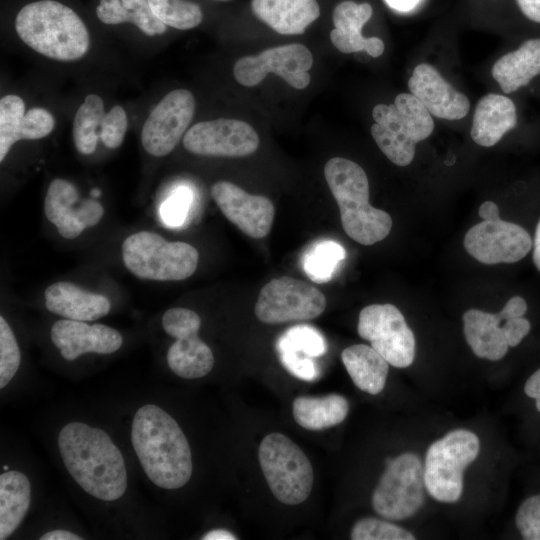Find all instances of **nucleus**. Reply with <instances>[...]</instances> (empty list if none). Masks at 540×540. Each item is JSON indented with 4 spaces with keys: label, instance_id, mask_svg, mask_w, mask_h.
Here are the masks:
<instances>
[{
    "label": "nucleus",
    "instance_id": "obj_43",
    "mask_svg": "<svg viewBox=\"0 0 540 540\" xmlns=\"http://www.w3.org/2000/svg\"><path fill=\"white\" fill-rule=\"evenodd\" d=\"M189 195L186 190L178 191L163 205V218L171 225L180 224L188 208Z\"/></svg>",
    "mask_w": 540,
    "mask_h": 540
},
{
    "label": "nucleus",
    "instance_id": "obj_1",
    "mask_svg": "<svg viewBox=\"0 0 540 540\" xmlns=\"http://www.w3.org/2000/svg\"><path fill=\"white\" fill-rule=\"evenodd\" d=\"M57 443L66 470L86 493L107 502L124 495V458L104 430L71 422L60 430Z\"/></svg>",
    "mask_w": 540,
    "mask_h": 540
},
{
    "label": "nucleus",
    "instance_id": "obj_5",
    "mask_svg": "<svg viewBox=\"0 0 540 540\" xmlns=\"http://www.w3.org/2000/svg\"><path fill=\"white\" fill-rule=\"evenodd\" d=\"M375 123L371 135L384 155L398 166L409 165L416 144L428 138L434 129L430 112L411 93H400L393 104L373 108Z\"/></svg>",
    "mask_w": 540,
    "mask_h": 540
},
{
    "label": "nucleus",
    "instance_id": "obj_28",
    "mask_svg": "<svg viewBox=\"0 0 540 540\" xmlns=\"http://www.w3.org/2000/svg\"><path fill=\"white\" fill-rule=\"evenodd\" d=\"M31 502L28 477L16 470L0 475V539H7L24 520Z\"/></svg>",
    "mask_w": 540,
    "mask_h": 540
},
{
    "label": "nucleus",
    "instance_id": "obj_29",
    "mask_svg": "<svg viewBox=\"0 0 540 540\" xmlns=\"http://www.w3.org/2000/svg\"><path fill=\"white\" fill-rule=\"evenodd\" d=\"M349 412V403L339 394L325 396H300L292 404L294 420L301 427L319 431L336 426L344 421Z\"/></svg>",
    "mask_w": 540,
    "mask_h": 540
},
{
    "label": "nucleus",
    "instance_id": "obj_11",
    "mask_svg": "<svg viewBox=\"0 0 540 540\" xmlns=\"http://www.w3.org/2000/svg\"><path fill=\"white\" fill-rule=\"evenodd\" d=\"M358 334L396 368L410 366L415 357V337L401 311L390 303L364 307L358 318Z\"/></svg>",
    "mask_w": 540,
    "mask_h": 540
},
{
    "label": "nucleus",
    "instance_id": "obj_38",
    "mask_svg": "<svg viewBox=\"0 0 540 540\" xmlns=\"http://www.w3.org/2000/svg\"><path fill=\"white\" fill-rule=\"evenodd\" d=\"M121 2L131 13V23L143 33L155 36L166 32L167 25L154 14L148 0H121Z\"/></svg>",
    "mask_w": 540,
    "mask_h": 540
},
{
    "label": "nucleus",
    "instance_id": "obj_48",
    "mask_svg": "<svg viewBox=\"0 0 540 540\" xmlns=\"http://www.w3.org/2000/svg\"><path fill=\"white\" fill-rule=\"evenodd\" d=\"M395 11L407 13L414 10L422 0H384Z\"/></svg>",
    "mask_w": 540,
    "mask_h": 540
},
{
    "label": "nucleus",
    "instance_id": "obj_16",
    "mask_svg": "<svg viewBox=\"0 0 540 540\" xmlns=\"http://www.w3.org/2000/svg\"><path fill=\"white\" fill-rule=\"evenodd\" d=\"M183 145L197 155L243 157L257 150L259 136L244 121L219 118L190 127L183 137Z\"/></svg>",
    "mask_w": 540,
    "mask_h": 540
},
{
    "label": "nucleus",
    "instance_id": "obj_40",
    "mask_svg": "<svg viewBox=\"0 0 540 540\" xmlns=\"http://www.w3.org/2000/svg\"><path fill=\"white\" fill-rule=\"evenodd\" d=\"M55 121L52 114L44 108L29 109L23 119L20 139L36 140L49 135L54 129Z\"/></svg>",
    "mask_w": 540,
    "mask_h": 540
},
{
    "label": "nucleus",
    "instance_id": "obj_10",
    "mask_svg": "<svg viewBox=\"0 0 540 540\" xmlns=\"http://www.w3.org/2000/svg\"><path fill=\"white\" fill-rule=\"evenodd\" d=\"M325 308L326 298L317 287L285 276L274 278L261 288L254 312L265 324H280L314 319Z\"/></svg>",
    "mask_w": 540,
    "mask_h": 540
},
{
    "label": "nucleus",
    "instance_id": "obj_34",
    "mask_svg": "<svg viewBox=\"0 0 540 540\" xmlns=\"http://www.w3.org/2000/svg\"><path fill=\"white\" fill-rule=\"evenodd\" d=\"M277 350L289 349L308 357H319L326 353L324 336L309 325H296L283 333L276 343Z\"/></svg>",
    "mask_w": 540,
    "mask_h": 540
},
{
    "label": "nucleus",
    "instance_id": "obj_3",
    "mask_svg": "<svg viewBox=\"0 0 540 540\" xmlns=\"http://www.w3.org/2000/svg\"><path fill=\"white\" fill-rule=\"evenodd\" d=\"M20 39L37 53L57 61H75L90 46L89 32L70 7L41 0L25 5L15 18Z\"/></svg>",
    "mask_w": 540,
    "mask_h": 540
},
{
    "label": "nucleus",
    "instance_id": "obj_45",
    "mask_svg": "<svg viewBox=\"0 0 540 540\" xmlns=\"http://www.w3.org/2000/svg\"><path fill=\"white\" fill-rule=\"evenodd\" d=\"M527 311V303L520 296H514L510 298L501 313L503 314L505 320L514 317H522Z\"/></svg>",
    "mask_w": 540,
    "mask_h": 540
},
{
    "label": "nucleus",
    "instance_id": "obj_41",
    "mask_svg": "<svg viewBox=\"0 0 540 540\" xmlns=\"http://www.w3.org/2000/svg\"><path fill=\"white\" fill-rule=\"evenodd\" d=\"M277 351L283 366L295 377L305 381H314L318 378L320 371L312 357L289 349Z\"/></svg>",
    "mask_w": 540,
    "mask_h": 540
},
{
    "label": "nucleus",
    "instance_id": "obj_36",
    "mask_svg": "<svg viewBox=\"0 0 540 540\" xmlns=\"http://www.w3.org/2000/svg\"><path fill=\"white\" fill-rule=\"evenodd\" d=\"M21 362L16 337L3 316H0V388L15 376Z\"/></svg>",
    "mask_w": 540,
    "mask_h": 540
},
{
    "label": "nucleus",
    "instance_id": "obj_23",
    "mask_svg": "<svg viewBox=\"0 0 540 540\" xmlns=\"http://www.w3.org/2000/svg\"><path fill=\"white\" fill-rule=\"evenodd\" d=\"M516 124L514 102L506 96L489 93L476 104L470 134L476 144L491 147Z\"/></svg>",
    "mask_w": 540,
    "mask_h": 540
},
{
    "label": "nucleus",
    "instance_id": "obj_53",
    "mask_svg": "<svg viewBox=\"0 0 540 540\" xmlns=\"http://www.w3.org/2000/svg\"><path fill=\"white\" fill-rule=\"evenodd\" d=\"M9 469V466L8 465H4L3 466V470L7 471Z\"/></svg>",
    "mask_w": 540,
    "mask_h": 540
},
{
    "label": "nucleus",
    "instance_id": "obj_50",
    "mask_svg": "<svg viewBox=\"0 0 540 540\" xmlns=\"http://www.w3.org/2000/svg\"><path fill=\"white\" fill-rule=\"evenodd\" d=\"M40 540H82V537L68 530L57 529L43 534Z\"/></svg>",
    "mask_w": 540,
    "mask_h": 540
},
{
    "label": "nucleus",
    "instance_id": "obj_31",
    "mask_svg": "<svg viewBox=\"0 0 540 540\" xmlns=\"http://www.w3.org/2000/svg\"><path fill=\"white\" fill-rule=\"evenodd\" d=\"M345 254L344 248L337 242L321 241L307 250L302 259V267L312 281L324 283L332 278Z\"/></svg>",
    "mask_w": 540,
    "mask_h": 540
},
{
    "label": "nucleus",
    "instance_id": "obj_25",
    "mask_svg": "<svg viewBox=\"0 0 540 540\" xmlns=\"http://www.w3.org/2000/svg\"><path fill=\"white\" fill-rule=\"evenodd\" d=\"M504 320L501 311L494 314L469 309L463 314L464 335L477 357L497 361L506 355L509 346L500 325Z\"/></svg>",
    "mask_w": 540,
    "mask_h": 540
},
{
    "label": "nucleus",
    "instance_id": "obj_7",
    "mask_svg": "<svg viewBox=\"0 0 540 540\" xmlns=\"http://www.w3.org/2000/svg\"><path fill=\"white\" fill-rule=\"evenodd\" d=\"M260 467L277 500L287 505L304 502L312 490L314 473L302 449L284 434L266 435L258 450Z\"/></svg>",
    "mask_w": 540,
    "mask_h": 540
},
{
    "label": "nucleus",
    "instance_id": "obj_22",
    "mask_svg": "<svg viewBox=\"0 0 540 540\" xmlns=\"http://www.w3.org/2000/svg\"><path fill=\"white\" fill-rule=\"evenodd\" d=\"M44 299L48 311L78 321L97 320L107 315L111 308L107 297L68 281H59L48 286Z\"/></svg>",
    "mask_w": 540,
    "mask_h": 540
},
{
    "label": "nucleus",
    "instance_id": "obj_26",
    "mask_svg": "<svg viewBox=\"0 0 540 540\" xmlns=\"http://www.w3.org/2000/svg\"><path fill=\"white\" fill-rule=\"evenodd\" d=\"M491 73L505 93L526 86L540 74V38L529 39L518 49L500 57Z\"/></svg>",
    "mask_w": 540,
    "mask_h": 540
},
{
    "label": "nucleus",
    "instance_id": "obj_44",
    "mask_svg": "<svg viewBox=\"0 0 540 540\" xmlns=\"http://www.w3.org/2000/svg\"><path fill=\"white\" fill-rule=\"evenodd\" d=\"M530 329V322L523 316L506 319L502 325L503 334L509 347L519 345Z\"/></svg>",
    "mask_w": 540,
    "mask_h": 540
},
{
    "label": "nucleus",
    "instance_id": "obj_37",
    "mask_svg": "<svg viewBox=\"0 0 540 540\" xmlns=\"http://www.w3.org/2000/svg\"><path fill=\"white\" fill-rule=\"evenodd\" d=\"M516 527L525 540H540V494L526 498L515 516Z\"/></svg>",
    "mask_w": 540,
    "mask_h": 540
},
{
    "label": "nucleus",
    "instance_id": "obj_39",
    "mask_svg": "<svg viewBox=\"0 0 540 540\" xmlns=\"http://www.w3.org/2000/svg\"><path fill=\"white\" fill-rule=\"evenodd\" d=\"M127 126L128 120L124 108L119 105L112 107L105 114L101 124V141L110 149L118 148L124 140Z\"/></svg>",
    "mask_w": 540,
    "mask_h": 540
},
{
    "label": "nucleus",
    "instance_id": "obj_49",
    "mask_svg": "<svg viewBox=\"0 0 540 540\" xmlns=\"http://www.w3.org/2000/svg\"><path fill=\"white\" fill-rule=\"evenodd\" d=\"M480 218L483 220H496L500 218L499 208L496 203L492 201H486L481 204L478 210Z\"/></svg>",
    "mask_w": 540,
    "mask_h": 540
},
{
    "label": "nucleus",
    "instance_id": "obj_52",
    "mask_svg": "<svg viewBox=\"0 0 540 540\" xmlns=\"http://www.w3.org/2000/svg\"><path fill=\"white\" fill-rule=\"evenodd\" d=\"M533 247V262L536 268L540 271V220L536 227Z\"/></svg>",
    "mask_w": 540,
    "mask_h": 540
},
{
    "label": "nucleus",
    "instance_id": "obj_14",
    "mask_svg": "<svg viewBox=\"0 0 540 540\" xmlns=\"http://www.w3.org/2000/svg\"><path fill=\"white\" fill-rule=\"evenodd\" d=\"M195 98L186 89L166 94L151 111L141 131L144 149L152 156L168 155L178 144L193 118Z\"/></svg>",
    "mask_w": 540,
    "mask_h": 540
},
{
    "label": "nucleus",
    "instance_id": "obj_30",
    "mask_svg": "<svg viewBox=\"0 0 540 540\" xmlns=\"http://www.w3.org/2000/svg\"><path fill=\"white\" fill-rule=\"evenodd\" d=\"M104 116L102 98L96 94L87 95L73 121V141L79 153L90 155L95 152Z\"/></svg>",
    "mask_w": 540,
    "mask_h": 540
},
{
    "label": "nucleus",
    "instance_id": "obj_8",
    "mask_svg": "<svg viewBox=\"0 0 540 540\" xmlns=\"http://www.w3.org/2000/svg\"><path fill=\"white\" fill-rule=\"evenodd\" d=\"M479 450V438L465 429L452 430L433 442L424 465L428 493L440 502H457L463 491V471L477 458Z\"/></svg>",
    "mask_w": 540,
    "mask_h": 540
},
{
    "label": "nucleus",
    "instance_id": "obj_2",
    "mask_svg": "<svg viewBox=\"0 0 540 540\" xmlns=\"http://www.w3.org/2000/svg\"><path fill=\"white\" fill-rule=\"evenodd\" d=\"M131 441L145 474L156 486L178 489L190 480L193 462L188 440L161 407L146 404L136 411Z\"/></svg>",
    "mask_w": 540,
    "mask_h": 540
},
{
    "label": "nucleus",
    "instance_id": "obj_47",
    "mask_svg": "<svg viewBox=\"0 0 540 540\" xmlns=\"http://www.w3.org/2000/svg\"><path fill=\"white\" fill-rule=\"evenodd\" d=\"M516 3L529 20L540 24V0H516Z\"/></svg>",
    "mask_w": 540,
    "mask_h": 540
},
{
    "label": "nucleus",
    "instance_id": "obj_20",
    "mask_svg": "<svg viewBox=\"0 0 540 540\" xmlns=\"http://www.w3.org/2000/svg\"><path fill=\"white\" fill-rule=\"evenodd\" d=\"M51 340L61 356L73 361L82 354H111L123 344L122 335L104 324L89 325L85 321L62 319L51 327Z\"/></svg>",
    "mask_w": 540,
    "mask_h": 540
},
{
    "label": "nucleus",
    "instance_id": "obj_32",
    "mask_svg": "<svg viewBox=\"0 0 540 540\" xmlns=\"http://www.w3.org/2000/svg\"><path fill=\"white\" fill-rule=\"evenodd\" d=\"M154 14L167 26L188 30L198 26L203 14L201 8L187 0H148Z\"/></svg>",
    "mask_w": 540,
    "mask_h": 540
},
{
    "label": "nucleus",
    "instance_id": "obj_17",
    "mask_svg": "<svg viewBox=\"0 0 540 540\" xmlns=\"http://www.w3.org/2000/svg\"><path fill=\"white\" fill-rule=\"evenodd\" d=\"M44 213L63 238L74 239L84 229L100 222L104 208L93 199L80 202L75 185L65 179L56 178L48 186Z\"/></svg>",
    "mask_w": 540,
    "mask_h": 540
},
{
    "label": "nucleus",
    "instance_id": "obj_13",
    "mask_svg": "<svg viewBox=\"0 0 540 540\" xmlns=\"http://www.w3.org/2000/svg\"><path fill=\"white\" fill-rule=\"evenodd\" d=\"M312 64L310 50L295 43L242 57L235 62L233 72L237 82L246 87L258 85L268 73H274L293 88L304 89L310 83L308 71Z\"/></svg>",
    "mask_w": 540,
    "mask_h": 540
},
{
    "label": "nucleus",
    "instance_id": "obj_42",
    "mask_svg": "<svg viewBox=\"0 0 540 540\" xmlns=\"http://www.w3.org/2000/svg\"><path fill=\"white\" fill-rule=\"evenodd\" d=\"M96 14L101 22L109 25L132 22L131 13L121 0H100Z\"/></svg>",
    "mask_w": 540,
    "mask_h": 540
},
{
    "label": "nucleus",
    "instance_id": "obj_18",
    "mask_svg": "<svg viewBox=\"0 0 540 540\" xmlns=\"http://www.w3.org/2000/svg\"><path fill=\"white\" fill-rule=\"evenodd\" d=\"M211 196L224 216L247 236L259 239L269 234L275 217L269 198L251 195L228 181L216 182Z\"/></svg>",
    "mask_w": 540,
    "mask_h": 540
},
{
    "label": "nucleus",
    "instance_id": "obj_6",
    "mask_svg": "<svg viewBox=\"0 0 540 540\" xmlns=\"http://www.w3.org/2000/svg\"><path fill=\"white\" fill-rule=\"evenodd\" d=\"M122 258L125 267L139 279L180 281L195 272L199 254L188 243L169 242L155 232L140 231L125 239Z\"/></svg>",
    "mask_w": 540,
    "mask_h": 540
},
{
    "label": "nucleus",
    "instance_id": "obj_15",
    "mask_svg": "<svg viewBox=\"0 0 540 540\" xmlns=\"http://www.w3.org/2000/svg\"><path fill=\"white\" fill-rule=\"evenodd\" d=\"M464 247L483 264L515 263L531 250L532 239L520 225L499 218L471 227L464 237Z\"/></svg>",
    "mask_w": 540,
    "mask_h": 540
},
{
    "label": "nucleus",
    "instance_id": "obj_51",
    "mask_svg": "<svg viewBox=\"0 0 540 540\" xmlns=\"http://www.w3.org/2000/svg\"><path fill=\"white\" fill-rule=\"evenodd\" d=\"M203 540H235L237 537L231 532L225 529H214L207 532L203 537Z\"/></svg>",
    "mask_w": 540,
    "mask_h": 540
},
{
    "label": "nucleus",
    "instance_id": "obj_24",
    "mask_svg": "<svg viewBox=\"0 0 540 540\" xmlns=\"http://www.w3.org/2000/svg\"><path fill=\"white\" fill-rule=\"evenodd\" d=\"M254 14L283 35L302 34L320 15L316 0H252Z\"/></svg>",
    "mask_w": 540,
    "mask_h": 540
},
{
    "label": "nucleus",
    "instance_id": "obj_19",
    "mask_svg": "<svg viewBox=\"0 0 540 540\" xmlns=\"http://www.w3.org/2000/svg\"><path fill=\"white\" fill-rule=\"evenodd\" d=\"M414 95L432 116L445 120H460L470 110L468 97L447 82L432 65L421 63L408 80Z\"/></svg>",
    "mask_w": 540,
    "mask_h": 540
},
{
    "label": "nucleus",
    "instance_id": "obj_12",
    "mask_svg": "<svg viewBox=\"0 0 540 540\" xmlns=\"http://www.w3.org/2000/svg\"><path fill=\"white\" fill-rule=\"evenodd\" d=\"M200 326L199 315L187 308L174 307L163 314L164 331L176 339L168 349L167 363L181 378H201L213 368L212 350L198 336Z\"/></svg>",
    "mask_w": 540,
    "mask_h": 540
},
{
    "label": "nucleus",
    "instance_id": "obj_33",
    "mask_svg": "<svg viewBox=\"0 0 540 540\" xmlns=\"http://www.w3.org/2000/svg\"><path fill=\"white\" fill-rule=\"evenodd\" d=\"M25 103L17 95L9 94L0 100V161L20 139Z\"/></svg>",
    "mask_w": 540,
    "mask_h": 540
},
{
    "label": "nucleus",
    "instance_id": "obj_21",
    "mask_svg": "<svg viewBox=\"0 0 540 540\" xmlns=\"http://www.w3.org/2000/svg\"><path fill=\"white\" fill-rule=\"evenodd\" d=\"M372 13L369 3L340 2L333 11L335 28L330 33L332 44L343 53L365 51L374 58L382 55L383 41L378 37L365 38L361 33Z\"/></svg>",
    "mask_w": 540,
    "mask_h": 540
},
{
    "label": "nucleus",
    "instance_id": "obj_27",
    "mask_svg": "<svg viewBox=\"0 0 540 540\" xmlns=\"http://www.w3.org/2000/svg\"><path fill=\"white\" fill-rule=\"evenodd\" d=\"M341 360L357 388L371 395L384 389L389 363L372 346L351 345L342 351Z\"/></svg>",
    "mask_w": 540,
    "mask_h": 540
},
{
    "label": "nucleus",
    "instance_id": "obj_4",
    "mask_svg": "<svg viewBox=\"0 0 540 540\" xmlns=\"http://www.w3.org/2000/svg\"><path fill=\"white\" fill-rule=\"evenodd\" d=\"M324 176L335 198L346 234L362 245L386 238L392 228L391 216L369 203V182L364 169L342 157L328 160Z\"/></svg>",
    "mask_w": 540,
    "mask_h": 540
},
{
    "label": "nucleus",
    "instance_id": "obj_9",
    "mask_svg": "<svg viewBox=\"0 0 540 540\" xmlns=\"http://www.w3.org/2000/svg\"><path fill=\"white\" fill-rule=\"evenodd\" d=\"M424 469L416 454L403 453L386 460V470L372 494L373 509L383 518L412 517L425 500Z\"/></svg>",
    "mask_w": 540,
    "mask_h": 540
},
{
    "label": "nucleus",
    "instance_id": "obj_46",
    "mask_svg": "<svg viewBox=\"0 0 540 540\" xmlns=\"http://www.w3.org/2000/svg\"><path fill=\"white\" fill-rule=\"evenodd\" d=\"M524 392L535 401V407L540 412V368L526 380Z\"/></svg>",
    "mask_w": 540,
    "mask_h": 540
},
{
    "label": "nucleus",
    "instance_id": "obj_35",
    "mask_svg": "<svg viewBox=\"0 0 540 540\" xmlns=\"http://www.w3.org/2000/svg\"><path fill=\"white\" fill-rule=\"evenodd\" d=\"M350 537L352 540H414L415 536L404 528L377 518L357 521Z\"/></svg>",
    "mask_w": 540,
    "mask_h": 540
}]
</instances>
